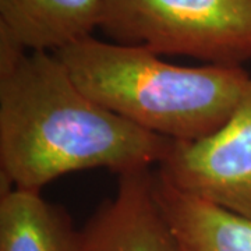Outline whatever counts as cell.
Listing matches in <instances>:
<instances>
[{"label": "cell", "mask_w": 251, "mask_h": 251, "mask_svg": "<svg viewBox=\"0 0 251 251\" xmlns=\"http://www.w3.org/2000/svg\"><path fill=\"white\" fill-rule=\"evenodd\" d=\"M173 143L88 97L56 53L28 52L0 32V173L4 191L39 193L72 172L102 168L120 176L150 171L161 163Z\"/></svg>", "instance_id": "obj_1"}, {"label": "cell", "mask_w": 251, "mask_h": 251, "mask_svg": "<svg viewBox=\"0 0 251 251\" xmlns=\"http://www.w3.org/2000/svg\"><path fill=\"white\" fill-rule=\"evenodd\" d=\"M56 54L88 97L172 141H196L215 133L251 81L240 66H177L144 48L94 36Z\"/></svg>", "instance_id": "obj_2"}, {"label": "cell", "mask_w": 251, "mask_h": 251, "mask_svg": "<svg viewBox=\"0 0 251 251\" xmlns=\"http://www.w3.org/2000/svg\"><path fill=\"white\" fill-rule=\"evenodd\" d=\"M99 28L116 44L216 66L251 59V0H103Z\"/></svg>", "instance_id": "obj_3"}, {"label": "cell", "mask_w": 251, "mask_h": 251, "mask_svg": "<svg viewBox=\"0 0 251 251\" xmlns=\"http://www.w3.org/2000/svg\"><path fill=\"white\" fill-rule=\"evenodd\" d=\"M156 175L184 194L251 221V81L221 128L196 141H175Z\"/></svg>", "instance_id": "obj_4"}, {"label": "cell", "mask_w": 251, "mask_h": 251, "mask_svg": "<svg viewBox=\"0 0 251 251\" xmlns=\"http://www.w3.org/2000/svg\"><path fill=\"white\" fill-rule=\"evenodd\" d=\"M78 251H180L156 197L153 172L119 176L115 196L80 230Z\"/></svg>", "instance_id": "obj_5"}, {"label": "cell", "mask_w": 251, "mask_h": 251, "mask_svg": "<svg viewBox=\"0 0 251 251\" xmlns=\"http://www.w3.org/2000/svg\"><path fill=\"white\" fill-rule=\"evenodd\" d=\"M103 0H0V32L28 52L56 53L92 36Z\"/></svg>", "instance_id": "obj_6"}, {"label": "cell", "mask_w": 251, "mask_h": 251, "mask_svg": "<svg viewBox=\"0 0 251 251\" xmlns=\"http://www.w3.org/2000/svg\"><path fill=\"white\" fill-rule=\"evenodd\" d=\"M153 184L180 251H251V221L181 193L156 172Z\"/></svg>", "instance_id": "obj_7"}, {"label": "cell", "mask_w": 251, "mask_h": 251, "mask_svg": "<svg viewBox=\"0 0 251 251\" xmlns=\"http://www.w3.org/2000/svg\"><path fill=\"white\" fill-rule=\"evenodd\" d=\"M80 230L38 191L10 188L0 198V251H78Z\"/></svg>", "instance_id": "obj_8"}]
</instances>
